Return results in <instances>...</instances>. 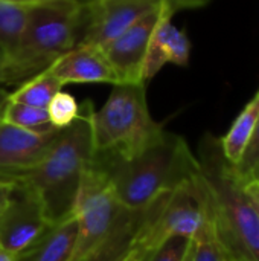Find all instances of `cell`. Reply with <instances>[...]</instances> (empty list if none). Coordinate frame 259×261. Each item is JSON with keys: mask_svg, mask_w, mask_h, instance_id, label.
<instances>
[{"mask_svg": "<svg viewBox=\"0 0 259 261\" xmlns=\"http://www.w3.org/2000/svg\"><path fill=\"white\" fill-rule=\"evenodd\" d=\"M93 162L110 179L119 202L133 211L147 208L200 173L198 158L188 142L166 130L131 159L95 153Z\"/></svg>", "mask_w": 259, "mask_h": 261, "instance_id": "obj_1", "label": "cell"}, {"mask_svg": "<svg viewBox=\"0 0 259 261\" xmlns=\"http://www.w3.org/2000/svg\"><path fill=\"white\" fill-rule=\"evenodd\" d=\"M92 101L79 106L76 119L61 128L44 158L12 182L29 188L52 223L73 214L81 180L95 158Z\"/></svg>", "mask_w": 259, "mask_h": 261, "instance_id": "obj_2", "label": "cell"}, {"mask_svg": "<svg viewBox=\"0 0 259 261\" xmlns=\"http://www.w3.org/2000/svg\"><path fill=\"white\" fill-rule=\"evenodd\" d=\"M73 214L78 220L73 261H121L130 251L143 210L125 208L107 174L92 161L82 176Z\"/></svg>", "mask_w": 259, "mask_h": 261, "instance_id": "obj_3", "label": "cell"}, {"mask_svg": "<svg viewBox=\"0 0 259 261\" xmlns=\"http://www.w3.org/2000/svg\"><path fill=\"white\" fill-rule=\"evenodd\" d=\"M200 173L211 196L217 239L226 258L259 261V217L246 184L223 158L218 139L206 136L200 148Z\"/></svg>", "mask_w": 259, "mask_h": 261, "instance_id": "obj_4", "label": "cell"}, {"mask_svg": "<svg viewBox=\"0 0 259 261\" xmlns=\"http://www.w3.org/2000/svg\"><path fill=\"white\" fill-rule=\"evenodd\" d=\"M85 0H52L29 6L15 52L3 64L6 84H21L78 46Z\"/></svg>", "mask_w": 259, "mask_h": 261, "instance_id": "obj_5", "label": "cell"}, {"mask_svg": "<svg viewBox=\"0 0 259 261\" xmlns=\"http://www.w3.org/2000/svg\"><path fill=\"white\" fill-rule=\"evenodd\" d=\"M93 145L98 154L131 159L163 132L150 113L145 83H118L99 110L92 115Z\"/></svg>", "mask_w": 259, "mask_h": 261, "instance_id": "obj_6", "label": "cell"}, {"mask_svg": "<svg viewBox=\"0 0 259 261\" xmlns=\"http://www.w3.org/2000/svg\"><path fill=\"white\" fill-rule=\"evenodd\" d=\"M211 211L209 190L202 173H198L143 208L142 222L131 240L128 252L143 261L172 236H183L194 240L209 219Z\"/></svg>", "mask_w": 259, "mask_h": 261, "instance_id": "obj_7", "label": "cell"}, {"mask_svg": "<svg viewBox=\"0 0 259 261\" xmlns=\"http://www.w3.org/2000/svg\"><path fill=\"white\" fill-rule=\"evenodd\" d=\"M38 197L15 184L9 206L0 217V246L15 257L32 248L52 226Z\"/></svg>", "mask_w": 259, "mask_h": 261, "instance_id": "obj_8", "label": "cell"}, {"mask_svg": "<svg viewBox=\"0 0 259 261\" xmlns=\"http://www.w3.org/2000/svg\"><path fill=\"white\" fill-rule=\"evenodd\" d=\"M160 5V0H85L84 28L78 44L104 49Z\"/></svg>", "mask_w": 259, "mask_h": 261, "instance_id": "obj_9", "label": "cell"}, {"mask_svg": "<svg viewBox=\"0 0 259 261\" xmlns=\"http://www.w3.org/2000/svg\"><path fill=\"white\" fill-rule=\"evenodd\" d=\"M163 12L165 6H157L102 49L119 83H143L142 67L148 44Z\"/></svg>", "mask_w": 259, "mask_h": 261, "instance_id": "obj_10", "label": "cell"}, {"mask_svg": "<svg viewBox=\"0 0 259 261\" xmlns=\"http://www.w3.org/2000/svg\"><path fill=\"white\" fill-rule=\"evenodd\" d=\"M35 133L8 122L0 124V179L14 180L37 165L50 148L56 133Z\"/></svg>", "mask_w": 259, "mask_h": 261, "instance_id": "obj_11", "label": "cell"}, {"mask_svg": "<svg viewBox=\"0 0 259 261\" xmlns=\"http://www.w3.org/2000/svg\"><path fill=\"white\" fill-rule=\"evenodd\" d=\"M191 57V41L185 31L172 24V14L165 8L148 44L142 67V81L147 84L163 66H188Z\"/></svg>", "mask_w": 259, "mask_h": 261, "instance_id": "obj_12", "label": "cell"}, {"mask_svg": "<svg viewBox=\"0 0 259 261\" xmlns=\"http://www.w3.org/2000/svg\"><path fill=\"white\" fill-rule=\"evenodd\" d=\"M49 69L63 83V86L119 83L104 50L87 44L75 46L58 60H55Z\"/></svg>", "mask_w": 259, "mask_h": 261, "instance_id": "obj_13", "label": "cell"}, {"mask_svg": "<svg viewBox=\"0 0 259 261\" xmlns=\"http://www.w3.org/2000/svg\"><path fill=\"white\" fill-rule=\"evenodd\" d=\"M78 242V220L75 214L56 222L18 261H73Z\"/></svg>", "mask_w": 259, "mask_h": 261, "instance_id": "obj_14", "label": "cell"}, {"mask_svg": "<svg viewBox=\"0 0 259 261\" xmlns=\"http://www.w3.org/2000/svg\"><path fill=\"white\" fill-rule=\"evenodd\" d=\"M259 121V89L252 96V99L244 106L241 113L237 116L234 124L231 125L229 132L218 139L223 158L232 167L238 165L241 161L249 141L256 128Z\"/></svg>", "mask_w": 259, "mask_h": 261, "instance_id": "obj_15", "label": "cell"}, {"mask_svg": "<svg viewBox=\"0 0 259 261\" xmlns=\"http://www.w3.org/2000/svg\"><path fill=\"white\" fill-rule=\"evenodd\" d=\"M63 90V83L52 73L49 67L23 81L17 90L9 93L11 102H20L32 107L47 109L52 98Z\"/></svg>", "mask_w": 259, "mask_h": 261, "instance_id": "obj_16", "label": "cell"}, {"mask_svg": "<svg viewBox=\"0 0 259 261\" xmlns=\"http://www.w3.org/2000/svg\"><path fill=\"white\" fill-rule=\"evenodd\" d=\"M29 6L0 0V47L8 58L15 52L23 35Z\"/></svg>", "mask_w": 259, "mask_h": 261, "instance_id": "obj_17", "label": "cell"}, {"mask_svg": "<svg viewBox=\"0 0 259 261\" xmlns=\"http://www.w3.org/2000/svg\"><path fill=\"white\" fill-rule=\"evenodd\" d=\"M3 121L15 127L35 132V133H46L50 130H56L50 124L46 109L32 107V106H26L20 102H9Z\"/></svg>", "mask_w": 259, "mask_h": 261, "instance_id": "obj_18", "label": "cell"}, {"mask_svg": "<svg viewBox=\"0 0 259 261\" xmlns=\"http://www.w3.org/2000/svg\"><path fill=\"white\" fill-rule=\"evenodd\" d=\"M192 261H227L223 246L217 239L212 211L200 232L192 240Z\"/></svg>", "mask_w": 259, "mask_h": 261, "instance_id": "obj_19", "label": "cell"}, {"mask_svg": "<svg viewBox=\"0 0 259 261\" xmlns=\"http://www.w3.org/2000/svg\"><path fill=\"white\" fill-rule=\"evenodd\" d=\"M46 110H47L50 124L55 128L61 130V128L70 125L76 119V116L79 113V104L70 93L60 90L52 98V101L49 102Z\"/></svg>", "mask_w": 259, "mask_h": 261, "instance_id": "obj_20", "label": "cell"}, {"mask_svg": "<svg viewBox=\"0 0 259 261\" xmlns=\"http://www.w3.org/2000/svg\"><path fill=\"white\" fill-rule=\"evenodd\" d=\"M234 171L237 173V176L240 177V180L243 184H249V182H255L259 176V121L250 141L249 145L241 158V161L238 162V165L234 167Z\"/></svg>", "mask_w": 259, "mask_h": 261, "instance_id": "obj_21", "label": "cell"}, {"mask_svg": "<svg viewBox=\"0 0 259 261\" xmlns=\"http://www.w3.org/2000/svg\"><path fill=\"white\" fill-rule=\"evenodd\" d=\"M192 240L183 236H172L165 240L143 261H185L191 251Z\"/></svg>", "mask_w": 259, "mask_h": 261, "instance_id": "obj_22", "label": "cell"}, {"mask_svg": "<svg viewBox=\"0 0 259 261\" xmlns=\"http://www.w3.org/2000/svg\"><path fill=\"white\" fill-rule=\"evenodd\" d=\"M212 0H160V3L174 15L179 11H186V9H198L205 8L209 5Z\"/></svg>", "mask_w": 259, "mask_h": 261, "instance_id": "obj_23", "label": "cell"}, {"mask_svg": "<svg viewBox=\"0 0 259 261\" xmlns=\"http://www.w3.org/2000/svg\"><path fill=\"white\" fill-rule=\"evenodd\" d=\"M14 190H15V184L14 182L0 179V217L6 211V208L9 206V202H11V197L14 194Z\"/></svg>", "mask_w": 259, "mask_h": 261, "instance_id": "obj_24", "label": "cell"}, {"mask_svg": "<svg viewBox=\"0 0 259 261\" xmlns=\"http://www.w3.org/2000/svg\"><path fill=\"white\" fill-rule=\"evenodd\" d=\"M246 190H247V194H249L250 200L253 202V205L256 208V213H258L259 217V185L256 182H249V184H246Z\"/></svg>", "mask_w": 259, "mask_h": 261, "instance_id": "obj_25", "label": "cell"}, {"mask_svg": "<svg viewBox=\"0 0 259 261\" xmlns=\"http://www.w3.org/2000/svg\"><path fill=\"white\" fill-rule=\"evenodd\" d=\"M11 99H9V92H6L5 89L0 87V124L3 122L5 119V113H6V109L9 106Z\"/></svg>", "mask_w": 259, "mask_h": 261, "instance_id": "obj_26", "label": "cell"}, {"mask_svg": "<svg viewBox=\"0 0 259 261\" xmlns=\"http://www.w3.org/2000/svg\"><path fill=\"white\" fill-rule=\"evenodd\" d=\"M5 2L24 5V6H32V5H38V3H44V2H52V0H5Z\"/></svg>", "mask_w": 259, "mask_h": 261, "instance_id": "obj_27", "label": "cell"}, {"mask_svg": "<svg viewBox=\"0 0 259 261\" xmlns=\"http://www.w3.org/2000/svg\"><path fill=\"white\" fill-rule=\"evenodd\" d=\"M0 261H18V258L14 254L8 252L5 248L0 246Z\"/></svg>", "mask_w": 259, "mask_h": 261, "instance_id": "obj_28", "label": "cell"}, {"mask_svg": "<svg viewBox=\"0 0 259 261\" xmlns=\"http://www.w3.org/2000/svg\"><path fill=\"white\" fill-rule=\"evenodd\" d=\"M0 84H6V70L3 64H0Z\"/></svg>", "mask_w": 259, "mask_h": 261, "instance_id": "obj_29", "label": "cell"}, {"mask_svg": "<svg viewBox=\"0 0 259 261\" xmlns=\"http://www.w3.org/2000/svg\"><path fill=\"white\" fill-rule=\"evenodd\" d=\"M121 261H140V260H139V258H137V257H136L134 254L128 252V254H127V255H125V257H124V258H122Z\"/></svg>", "mask_w": 259, "mask_h": 261, "instance_id": "obj_30", "label": "cell"}, {"mask_svg": "<svg viewBox=\"0 0 259 261\" xmlns=\"http://www.w3.org/2000/svg\"><path fill=\"white\" fill-rule=\"evenodd\" d=\"M6 60H8V55H6V52L0 47V64H5Z\"/></svg>", "mask_w": 259, "mask_h": 261, "instance_id": "obj_31", "label": "cell"}, {"mask_svg": "<svg viewBox=\"0 0 259 261\" xmlns=\"http://www.w3.org/2000/svg\"><path fill=\"white\" fill-rule=\"evenodd\" d=\"M185 261H192V246H191V251L188 252V255H186Z\"/></svg>", "mask_w": 259, "mask_h": 261, "instance_id": "obj_32", "label": "cell"}, {"mask_svg": "<svg viewBox=\"0 0 259 261\" xmlns=\"http://www.w3.org/2000/svg\"><path fill=\"white\" fill-rule=\"evenodd\" d=\"M255 182H256V184H258V185H259V176H258V179H256V180H255Z\"/></svg>", "mask_w": 259, "mask_h": 261, "instance_id": "obj_33", "label": "cell"}, {"mask_svg": "<svg viewBox=\"0 0 259 261\" xmlns=\"http://www.w3.org/2000/svg\"><path fill=\"white\" fill-rule=\"evenodd\" d=\"M227 261H232V260H227Z\"/></svg>", "mask_w": 259, "mask_h": 261, "instance_id": "obj_34", "label": "cell"}]
</instances>
